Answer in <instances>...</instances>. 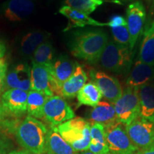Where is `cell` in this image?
I'll list each match as a JSON object with an SVG mask.
<instances>
[{
	"label": "cell",
	"mask_w": 154,
	"mask_h": 154,
	"mask_svg": "<svg viewBox=\"0 0 154 154\" xmlns=\"http://www.w3.org/2000/svg\"><path fill=\"white\" fill-rule=\"evenodd\" d=\"M76 154H94V153H92L90 151H81V152H77L76 153Z\"/></svg>",
	"instance_id": "37"
},
{
	"label": "cell",
	"mask_w": 154,
	"mask_h": 154,
	"mask_svg": "<svg viewBox=\"0 0 154 154\" xmlns=\"http://www.w3.org/2000/svg\"><path fill=\"white\" fill-rule=\"evenodd\" d=\"M140 117L154 123V84H145L139 88Z\"/></svg>",
	"instance_id": "21"
},
{
	"label": "cell",
	"mask_w": 154,
	"mask_h": 154,
	"mask_svg": "<svg viewBox=\"0 0 154 154\" xmlns=\"http://www.w3.org/2000/svg\"><path fill=\"white\" fill-rule=\"evenodd\" d=\"M5 88L31 90V68L26 63H20L7 73L5 79Z\"/></svg>",
	"instance_id": "13"
},
{
	"label": "cell",
	"mask_w": 154,
	"mask_h": 154,
	"mask_svg": "<svg viewBox=\"0 0 154 154\" xmlns=\"http://www.w3.org/2000/svg\"><path fill=\"white\" fill-rule=\"evenodd\" d=\"M8 113L6 112L0 103V128H11L13 126L11 122L7 119Z\"/></svg>",
	"instance_id": "32"
},
{
	"label": "cell",
	"mask_w": 154,
	"mask_h": 154,
	"mask_svg": "<svg viewBox=\"0 0 154 154\" xmlns=\"http://www.w3.org/2000/svg\"><path fill=\"white\" fill-rule=\"evenodd\" d=\"M90 119L92 122L102 124L105 128L119 122L113 104L106 101H100L94 107L90 113Z\"/></svg>",
	"instance_id": "20"
},
{
	"label": "cell",
	"mask_w": 154,
	"mask_h": 154,
	"mask_svg": "<svg viewBox=\"0 0 154 154\" xmlns=\"http://www.w3.org/2000/svg\"><path fill=\"white\" fill-rule=\"evenodd\" d=\"M132 51L129 47L110 41L102 53L100 63L103 68L116 74H128L133 63Z\"/></svg>",
	"instance_id": "3"
},
{
	"label": "cell",
	"mask_w": 154,
	"mask_h": 154,
	"mask_svg": "<svg viewBox=\"0 0 154 154\" xmlns=\"http://www.w3.org/2000/svg\"><path fill=\"white\" fill-rule=\"evenodd\" d=\"M49 96L40 92L29 91L27 98V113L36 119L44 117V106ZM51 97V96H50Z\"/></svg>",
	"instance_id": "25"
},
{
	"label": "cell",
	"mask_w": 154,
	"mask_h": 154,
	"mask_svg": "<svg viewBox=\"0 0 154 154\" xmlns=\"http://www.w3.org/2000/svg\"><path fill=\"white\" fill-rule=\"evenodd\" d=\"M91 142L90 143L95 146L107 145L106 140L105 127L99 123L92 122L90 128Z\"/></svg>",
	"instance_id": "28"
},
{
	"label": "cell",
	"mask_w": 154,
	"mask_h": 154,
	"mask_svg": "<svg viewBox=\"0 0 154 154\" xmlns=\"http://www.w3.org/2000/svg\"><path fill=\"white\" fill-rule=\"evenodd\" d=\"M44 117L52 126H57L75 117L74 111L60 96L49 99L44 106Z\"/></svg>",
	"instance_id": "9"
},
{
	"label": "cell",
	"mask_w": 154,
	"mask_h": 154,
	"mask_svg": "<svg viewBox=\"0 0 154 154\" xmlns=\"http://www.w3.org/2000/svg\"><path fill=\"white\" fill-rule=\"evenodd\" d=\"M9 154H35L33 153H31V152L28 151H11Z\"/></svg>",
	"instance_id": "35"
},
{
	"label": "cell",
	"mask_w": 154,
	"mask_h": 154,
	"mask_svg": "<svg viewBox=\"0 0 154 154\" xmlns=\"http://www.w3.org/2000/svg\"><path fill=\"white\" fill-rule=\"evenodd\" d=\"M138 59L148 64L154 66V19L144 32Z\"/></svg>",
	"instance_id": "22"
},
{
	"label": "cell",
	"mask_w": 154,
	"mask_h": 154,
	"mask_svg": "<svg viewBox=\"0 0 154 154\" xmlns=\"http://www.w3.org/2000/svg\"><path fill=\"white\" fill-rule=\"evenodd\" d=\"M135 154H154V144L149 148L140 149V151H138Z\"/></svg>",
	"instance_id": "33"
},
{
	"label": "cell",
	"mask_w": 154,
	"mask_h": 154,
	"mask_svg": "<svg viewBox=\"0 0 154 154\" xmlns=\"http://www.w3.org/2000/svg\"><path fill=\"white\" fill-rule=\"evenodd\" d=\"M59 12L68 19L69 25L66 30L70 28L84 27L87 25L95 26H108V23L100 22L91 18L89 15L73 9L72 7H69L68 6H63L59 9Z\"/></svg>",
	"instance_id": "16"
},
{
	"label": "cell",
	"mask_w": 154,
	"mask_h": 154,
	"mask_svg": "<svg viewBox=\"0 0 154 154\" xmlns=\"http://www.w3.org/2000/svg\"><path fill=\"white\" fill-rule=\"evenodd\" d=\"M109 42L108 34L100 29L77 32L70 44L74 57L91 63L99 62Z\"/></svg>",
	"instance_id": "1"
},
{
	"label": "cell",
	"mask_w": 154,
	"mask_h": 154,
	"mask_svg": "<svg viewBox=\"0 0 154 154\" xmlns=\"http://www.w3.org/2000/svg\"><path fill=\"white\" fill-rule=\"evenodd\" d=\"M0 154H6L5 146L3 141L0 140Z\"/></svg>",
	"instance_id": "36"
},
{
	"label": "cell",
	"mask_w": 154,
	"mask_h": 154,
	"mask_svg": "<svg viewBox=\"0 0 154 154\" xmlns=\"http://www.w3.org/2000/svg\"><path fill=\"white\" fill-rule=\"evenodd\" d=\"M78 106H88L95 107L99 103L102 98V94L98 86L93 82H89L83 86L77 94Z\"/></svg>",
	"instance_id": "23"
},
{
	"label": "cell",
	"mask_w": 154,
	"mask_h": 154,
	"mask_svg": "<svg viewBox=\"0 0 154 154\" xmlns=\"http://www.w3.org/2000/svg\"><path fill=\"white\" fill-rule=\"evenodd\" d=\"M127 25L126 19L123 16L121 15H115L111 17L109 22H108V26L109 27H116L119 26H125Z\"/></svg>",
	"instance_id": "31"
},
{
	"label": "cell",
	"mask_w": 154,
	"mask_h": 154,
	"mask_svg": "<svg viewBox=\"0 0 154 154\" xmlns=\"http://www.w3.org/2000/svg\"><path fill=\"white\" fill-rule=\"evenodd\" d=\"M154 79V66L140 61L135 62L127 77V87L139 88Z\"/></svg>",
	"instance_id": "15"
},
{
	"label": "cell",
	"mask_w": 154,
	"mask_h": 154,
	"mask_svg": "<svg viewBox=\"0 0 154 154\" xmlns=\"http://www.w3.org/2000/svg\"><path fill=\"white\" fill-rule=\"evenodd\" d=\"M34 10L32 0H8L4 4V17L10 22H20L29 16Z\"/></svg>",
	"instance_id": "14"
},
{
	"label": "cell",
	"mask_w": 154,
	"mask_h": 154,
	"mask_svg": "<svg viewBox=\"0 0 154 154\" xmlns=\"http://www.w3.org/2000/svg\"><path fill=\"white\" fill-rule=\"evenodd\" d=\"M111 32L116 43L129 47L130 35L127 25L111 28Z\"/></svg>",
	"instance_id": "29"
},
{
	"label": "cell",
	"mask_w": 154,
	"mask_h": 154,
	"mask_svg": "<svg viewBox=\"0 0 154 154\" xmlns=\"http://www.w3.org/2000/svg\"><path fill=\"white\" fill-rule=\"evenodd\" d=\"M54 49L52 44L45 42L36 48L33 54L32 63L37 64H50L53 62Z\"/></svg>",
	"instance_id": "26"
},
{
	"label": "cell",
	"mask_w": 154,
	"mask_h": 154,
	"mask_svg": "<svg viewBox=\"0 0 154 154\" xmlns=\"http://www.w3.org/2000/svg\"><path fill=\"white\" fill-rule=\"evenodd\" d=\"M6 46L4 42L0 39V59H2L6 53Z\"/></svg>",
	"instance_id": "34"
},
{
	"label": "cell",
	"mask_w": 154,
	"mask_h": 154,
	"mask_svg": "<svg viewBox=\"0 0 154 154\" xmlns=\"http://www.w3.org/2000/svg\"><path fill=\"white\" fill-rule=\"evenodd\" d=\"M64 2L66 6L89 15L103 5V0H65Z\"/></svg>",
	"instance_id": "27"
},
{
	"label": "cell",
	"mask_w": 154,
	"mask_h": 154,
	"mask_svg": "<svg viewBox=\"0 0 154 154\" xmlns=\"http://www.w3.org/2000/svg\"><path fill=\"white\" fill-rule=\"evenodd\" d=\"M139 88L127 87L113 104L117 119L127 126L138 118L140 112Z\"/></svg>",
	"instance_id": "5"
},
{
	"label": "cell",
	"mask_w": 154,
	"mask_h": 154,
	"mask_svg": "<svg viewBox=\"0 0 154 154\" xmlns=\"http://www.w3.org/2000/svg\"><path fill=\"white\" fill-rule=\"evenodd\" d=\"M13 130L19 143L26 151L35 154L45 153L49 129L42 121L28 116Z\"/></svg>",
	"instance_id": "2"
},
{
	"label": "cell",
	"mask_w": 154,
	"mask_h": 154,
	"mask_svg": "<svg viewBox=\"0 0 154 154\" xmlns=\"http://www.w3.org/2000/svg\"><path fill=\"white\" fill-rule=\"evenodd\" d=\"M78 63L66 57H61L51 63V73L58 86L61 88L64 82L72 76L76 70Z\"/></svg>",
	"instance_id": "17"
},
{
	"label": "cell",
	"mask_w": 154,
	"mask_h": 154,
	"mask_svg": "<svg viewBox=\"0 0 154 154\" xmlns=\"http://www.w3.org/2000/svg\"><path fill=\"white\" fill-rule=\"evenodd\" d=\"M146 13L141 2L136 1L130 4L126 9V22L130 35V49L133 51L143 29Z\"/></svg>",
	"instance_id": "10"
},
{
	"label": "cell",
	"mask_w": 154,
	"mask_h": 154,
	"mask_svg": "<svg viewBox=\"0 0 154 154\" xmlns=\"http://www.w3.org/2000/svg\"><path fill=\"white\" fill-rule=\"evenodd\" d=\"M87 79L86 72L78 63L74 74L61 86V96L66 99H72L76 96L79 91L86 84Z\"/></svg>",
	"instance_id": "19"
},
{
	"label": "cell",
	"mask_w": 154,
	"mask_h": 154,
	"mask_svg": "<svg viewBox=\"0 0 154 154\" xmlns=\"http://www.w3.org/2000/svg\"><path fill=\"white\" fill-rule=\"evenodd\" d=\"M50 34L47 32H33L26 34L23 36L21 42V48L24 55L33 54L38 46L45 42Z\"/></svg>",
	"instance_id": "24"
},
{
	"label": "cell",
	"mask_w": 154,
	"mask_h": 154,
	"mask_svg": "<svg viewBox=\"0 0 154 154\" xmlns=\"http://www.w3.org/2000/svg\"><path fill=\"white\" fill-rule=\"evenodd\" d=\"M58 131L76 152L86 151L91 142V124L80 117L71 119L57 126Z\"/></svg>",
	"instance_id": "4"
},
{
	"label": "cell",
	"mask_w": 154,
	"mask_h": 154,
	"mask_svg": "<svg viewBox=\"0 0 154 154\" xmlns=\"http://www.w3.org/2000/svg\"><path fill=\"white\" fill-rule=\"evenodd\" d=\"M28 91L8 89L1 96V104L8 114L21 116L27 112Z\"/></svg>",
	"instance_id": "12"
},
{
	"label": "cell",
	"mask_w": 154,
	"mask_h": 154,
	"mask_svg": "<svg viewBox=\"0 0 154 154\" xmlns=\"http://www.w3.org/2000/svg\"><path fill=\"white\" fill-rule=\"evenodd\" d=\"M51 64H37L32 63L31 68V90L53 96L54 94L61 96V88L56 83L51 73Z\"/></svg>",
	"instance_id": "6"
},
{
	"label": "cell",
	"mask_w": 154,
	"mask_h": 154,
	"mask_svg": "<svg viewBox=\"0 0 154 154\" xmlns=\"http://www.w3.org/2000/svg\"><path fill=\"white\" fill-rule=\"evenodd\" d=\"M45 153L46 154H76V151L61 137L57 127L51 126L47 134Z\"/></svg>",
	"instance_id": "18"
},
{
	"label": "cell",
	"mask_w": 154,
	"mask_h": 154,
	"mask_svg": "<svg viewBox=\"0 0 154 154\" xmlns=\"http://www.w3.org/2000/svg\"><path fill=\"white\" fill-rule=\"evenodd\" d=\"M8 64L5 59H0V96L4 93L5 89V79L7 74Z\"/></svg>",
	"instance_id": "30"
},
{
	"label": "cell",
	"mask_w": 154,
	"mask_h": 154,
	"mask_svg": "<svg viewBox=\"0 0 154 154\" xmlns=\"http://www.w3.org/2000/svg\"><path fill=\"white\" fill-rule=\"evenodd\" d=\"M125 126L128 137L138 149H146L154 144V123L138 116Z\"/></svg>",
	"instance_id": "8"
},
{
	"label": "cell",
	"mask_w": 154,
	"mask_h": 154,
	"mask_svg": "<svg viewBox=\"0 0 154 154\" xmlns=\"http://www.w3.org/2000/svg\"><path fill=\"white\" fill-rule=\"evenodd\" d=\"M105 129L110 154H135L138 151V148L131 142L122 124L118 122Z\"/></svg>",
	"instance_id": "7"
},
{
	"label": "cell",
	"mask_w": 154,
	"mask_h": 154,
	"mask_svg": "<svg viewBox=\"0 0 154 154\" xmlns=\"http://www.w3.org/2000/svg\"><path fill=\"white\" fill-rule=\"evenodd\" d=\"M90 76L93 82L98 86L102 96L108 100L109 103L114 104L122 95V87L119 81L115 77L96 70L90 72Z\"/></svg>",
	"instance_id": "11"
}]
</instances>
